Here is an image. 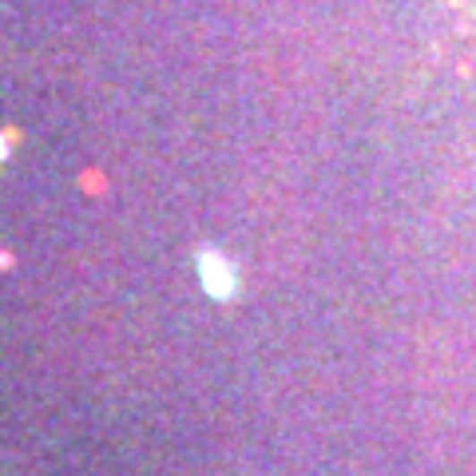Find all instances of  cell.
I'll list each match as a JSON object with an SVG mask.
<instances>
[{
	"label": "cell",
	"instance_id": "obj_2",
	"mask_svg": "<svg viewBox=\"0 0 476 476\" xmlns=\"http://www.w3.org/2000/svg\"><path fill=\"white\" fill-rule=\"evenodd\" d=\"M8 155H13V143H8V135H4V132H0V163H4V159H8Z\"/></svg>",
	"mask_w": 476,
	"mask_h": 476
},
{
	"label": "cell",
	"instance_id": "obj_1",
	"mask_svg": "<svg viewBox=\"0 0 476 476\" xmlns=\"http://www.w3.org/2000/svg\"><path fill=\"white\" fill-rule=\"evenodd\" d=\"M199 278H203L207 294L218 298V302H226V298L234 294V286H238L231 262H226L218 251H199Z\"/></svg>",
	"mask_w": 476,
	"mask_h": 476
}]
</instances>
